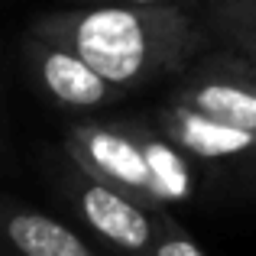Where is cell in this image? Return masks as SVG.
<instances>
[{
    "instance_id": "7",
    "label": "cell",
    "mask_w": 256,
    "mask_h": 256,
    "mask_svg": "<svg viewBox=\"0 0 256 256\" xmlns=\"http://www.w3.org/2000/svg\"><path fill=\"white\" fill-rule=\"evenodd\" d=\"M0 244L13 256H100L58 218L0 198Z\"/></svg>"
},
{
    "instance_id": "9",
    "label": "cell",
    "mask_w": 256,
    "mask_h": 256,
    "mask_svg": "<svg viewBox=\"0 0 256 256\" xmlns=\"http://www.w3.org/2000/svg\"><path fill=\"white\" fill-rule=\"evenodd\" d=\"M152 256H208L204 250H201L198 244H194L192 237H188L185 230H182V224L172 218L169 211H166L162 218V234H159V244L156 250H152Z\"/></svg>"
},
{
    "instance_id": "8",
    "label": "cell",
    "mask_w": 256,
    "mask_h": 256,
    "mask_svg": "<svg viewBox=\"0 0 256 256\" xmlns=\"http://www.w3.org/2000/svg\"><path fill=\"white\" fill-rule=\"evenodd\" d=\"M204 20L214 39L256 56V0H208Z\"/></svg>"
},
{
    "instance_id": "10",
    "label": "cell",
    "mask_w": 256,
    "mask_h": 256,
    "mask_svg": "<svg viewBox=\"0 0 256 256\" xmlns=\"http://www.w3.org/2000/svg\"><path fill=\"white\" fill-rule=\"evenodd\" d=\"M78 4H140V6H192L194 0H78Z\"/></svg>"
},
{
    "instance_id": "1",
    "label": "cell",
    "mask_w": 256,
    "mask_h": 256,
    "mask_svg": "<svg viewBox=\"0 0 256 256\" xmlns=\"http://www.w3.org/2000/svg\"><path fill=\"white\" fill-rule=\"evenodd\" d=\"M30 36L78 52L120 91H136L162 75L182 72L204 52L214 32L192 6L78 4L36 16Z\"/></svg>"
},
{
    "instance_id": "4",
    "label": "cell",
    "mask_w": 256,
    "mask_h": 256,
    "mask_svg": "<svg viewBox=\"0 0 256 256\" xmlns=\"http://www.w3.org/2000/svg\"><path fill=\"white\" fill-rule=\"evenodd\" d=\"M23 56L30 62L32 75L39 78V84L46 88L56 104L72 107V110H94L120 100L126 91H120L117 84H110L100 72H94L78 52L65 49V46L46 42L39 36L26 32Z\"/></svg>"
},
{
    "instance_id": "3",
    "label": "cell",
    "mask_w": 256,
    "mask_h": 256,
    "mask_svg": "<svg viewBox=\"0 0 256 256\" xmlns=\"http://www.w3.org/2000/svg\"><path fill=\"white\" fill-rule=\"evenodd\" d=\"M75 204L84 224L117 256H152L169 208H152L75 166Z\"/></svg>"
},
{
    "instance_id": "5",
    "label": "cell",
    "mask_w": 256,
    "mask_h": 256,
    "mask_svg": "<svg viewBox=\"0 0 256 256\" xmlns=\"http://www.w3.org/2000/svg\"><path fill=\"white\" fill-rule=\"evenodd\" d=\"M172 100L230 126V130L256 136V75L234 65H208L201 75L188 78Z\"/></svg>"
},
{
    "instance_id": "6",
    "label": "cell",
    "mask_w": 256,
    "mask_h": 256,
    "mask_svg": "<svg viewBox=\"0 0 256 256\" xmlns=\"http://www.w3.org/2000/svg\"><path fill=\"white\" fill-rule=\"evenodd\" d=\"M159 130L175 146H182L188 156L208 159V162H240V159L256 162V136L230 130V126L178 104V100H169L162 107Z\"/></svg>"
},
{
    "instance_id": "2",
    "label": "cell",
    "mask_w": 256,
    "mask_h": 256,
    "mask_svg": "<svg viewBox=\"0 0 256 256\" xmlns=\"http://www.w3.org/2000/svg\"><path fill=\"white\" fill-rule=\"evenodd\" d=\"M65 152L82 172L120 188L130 198L152 208H169L156 172L159 133L136 130V126L82 124L68 130Z\"/></svg>"
}]
</instances>
